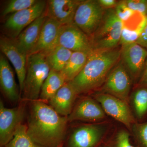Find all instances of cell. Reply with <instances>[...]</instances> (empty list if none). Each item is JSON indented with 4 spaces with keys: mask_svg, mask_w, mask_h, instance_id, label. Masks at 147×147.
I'll list each match as a JSON object with an SVG mask.
<instances>
[{
    "mask_svg": "<svg viewBox=\"0 0 147 147\" xmlns=\"http://www.w3.org/2000/svg\"><path fill=\"white\" fill-rule=\"evenodd\" d=\"M100 6L104 9L115 8L118 1L116 0H97Z\"/></svg>",
    "mask_w": 147,
    "mask_h": 147,
    "instance_id": "30",
    "label": "cell"
},
{
    "mask_svg": "<svg viewBox=\"0 0 147 147\" xmlns=\"http://www.w3.org/2000/svg\"><path fill=\"white\" fill-rule=\"evenodd\" d=\"M121 49H93L80 73L69 82L78 95L96 89L103 84L110 71L119 62Z\"/></svg>",
    "mask_w": 147,
    "mask_h": 147,
    "instance_id": "2",
    "label": "cell"
},
{
    "mask_svg": "<svg viewBox=\"0 0 147 147\" xmlns=\"http://www.w3.org/2000/svg\"><path fill=\"white\" fill-rule=\"evenodd\" d=\"M0 85L7 99L12 102L19 100L21 93L18 90L13 70L6 58L2 55L0 56Z\"/></svg>",
    "mask_w": 147,
    "mask_h": 147,
    "instance_id": "18",
    "label": "cell"
},
{
    "mask_svg": "<svg viewBox=\"0 0 147 147\" xmlns=\"http://www.w3.org/2000/svg\"><path fill=\"white\" fill-rule=\"evenodd\" d=\"M105 132V127L100 124L81 125L71 133L67 147H95L102 140Z\"/></svg>",
    "mask_w": 147,
    "mask_h": 147,
    "instance_id": "13",
    "label": "cell"
},
{
    "mask_svg": "<svg viewBox=\"0 0 147 147\" xmlns=\"http://www.w3.org/2000/svg\"><path fill=\"white\" fill-rule=\"evenodd\" d=\"M0 48L2 53L10 61L15 69L21 94L24 89L26 74L28 56L18 47L14 39L7 37H1Z\"/></svg>",
    "mask_w": 147,
    "mask_h": 147,
    "instance_id": "12",
    "label": "cell"
},
{
    "mask_svg": "<svg viewBox=\"0 0 147 147\" xmlns=\"http://www.w3.org/2000/svg\"><path fill=\"white\" fill-rule=\"evenodd\" d=\"M51 70L43 53L28 55L26 74L22 93L24 100L39 99L41 88Z\"/></svg>",
    "mask_w": 147,
    "mask_h": 147,
    "instance_id": "3",
    "label": "cell"
},
{
    "mask_svg": "<svg viewBox=\"0 0 147 147\" xmlns=\"http://www.w3.org/2000/svg\"><path fill=\"white\" fill-rule=\"evenodd\" d=\"M121 61L134 79L141 77L147 59V50L137 42L122 45Z\"/></svg>",
    "mask_w": 147,
    "mask_h": 147,
    "instance_id": "9",
    "label": "cell"
},
{
    "mask_svg": "<svg viewBox=\"0 0 147 147\" xmlns=\"http://www.w3.org/2000/svg\"><path fill=\"white\" fill-rule=\"evenodd\" d=\"M73 52L57 45L44 54L50 69L61 72L63 70Z\"/></svg>",
    "mask_w": 147,
    "mask_h": 147,
    "instance_id": "22",
    "label": "cell"
},
{
    "mask_svg": "<svg viewBox=\"0 0 147 147\" xmlns=\"http://www.w3.org/2000/svg\"><path fill=\"white\" fill-rule=\"evenodd\" d=\"M94 96L105 113L131 130L132 125L136 122L128 103L105 93H97Z\"/></svg>",
    "mask_w": 147,
    "mask_h": 147,
    "instance_id": "7",
    "label": "cell"
},
{
    "mask_svg": "<svg viewBox=\"0 0 147 147\" xmlns=\"http://www.w3.org/2000/svg\"><path fill=\"white\" fill-rule=\"evenodd\" d=\"M131 86L130 75L121 61H119L102 84V92L111 95L128 103Z\"/></svg>",
    "mask_w": 147,
    "mask_h": 147,
    "instance_id": "6",
    "label": "cell"
},
{
    "mask_svg": "<svg viewBox=\"0 0 147 147\" xmlns=\"http://www.w3.org/2000/svg\"><path fill=\"white\" fill-rule=\"evenodd\" d=\"M139 86H147V59L145 68L139 79Z\"/></svg>",
    "mask_w": 147,
    "mask_h": 147,
    "instance_id": "32",
    "label": "cell"
},
{
    "mask_svg": "<svg viewBox=\"0 0 147 147\" xmlns=\"http://www.w3.org/2000/svg\"><path fill=\"white\" fill-rule=\"evenodd\" d=\"M136 42L147 50V23Z\"/></svg>",
    "mask_w": 147,
    "mask_h": 147,
    "instance_id": "31",
    "label": "cell"
},
{
    "mask_svg": "<svg viewBox=\"0 0 147 147\" xmlns=\"http://www.w3.org/2000/svg\"><path fill=\"white\" fill-rule=\"evenodd\" d=\"M135 113L142 118L147 113V86H139L132 95Z\"/></svg>",
    "mask_w": 147,
    "mask_h": 147,
    "instance_id": "24",
    "label": "cell"
},
{
    "mask_svg": "<svg viewBox=\"0 0 147 147\" xmlns=\"http://www.w3.org/2000/svg\"><path fill=\"white\" fill-rule=\"evenodd\" d=\"M38 1L36 0H12L6 6L3 11V16L13 14L34 5Z\"/></svg>",
    "mask_w": 147,
    "mask_h": 147,
    "instance_id": "25",
    "label": "cell"
},
{
    "mask_svg": "<svg viewBox=\"0 0 147 147\" xmlns=\"http://www.w3.org/2000/svg\"><path fill=\"white\" fill-rule=\"evenodd\" d=\"M65 83V79L61 72L51 69L42 85L38 99L46 103L49 102Z\"/></svg>",
    "mask_w": 147,
    "mask_h": 147,
    "instance_id": "20",
    "label": "cell"
},
{
    "mask_svg": "<svg viewBox=\"0 0 147 147\" xmlns=\"http://www.w3.org/2000/svg\"><path fill=\"white\" fill-rule=\"evenodd\" d=\"M105 113L100 104L92 98H84L74 106L67 117L69 122L75 121L96 122L105 118Z\"/></svg>",
    "mask_w": 147,
    "mask_h": 147,
    "instance_id": "14",
    "label": "cell"
},
{
    "mask_svg": "<svg viewBox=\"0 0 147 147\" xmlns=\"http://www.w3.org/2000/svg\"><path fill=\"white\" fill-rule=\"evenodd\" d=\"M78 95L71 83L66 82L49 100L50 105L61 115L67 117Z\"/></svg>",
    "mask_w": 147,
    "mask_h": 147,
    "instance_id": "17",
    "label": "cell"
},
{
    "mask_svg": "<svg viewBox=\"0 0 147 147\" xmlns=\"http://www.w3.org/2000/svg\"><path fill=\"white\" fill-rule=\"evenodd\" d=\"M25 102L14 108H7L0 100V144L4 147L22 124L25 115Z\"/></svg>",
    "mask_w": 147,
    "mask_h": 147,
    "instance_id": "8",
    "label": "cell"
},
{
    "mask_svg": "<svg viewBox=\"0 0 147 147\" xmlns=\"http://www.w3.org/2000/svg\"><path fill=\"white\" fill-rule=\"evenodd\" d=\"M57 45L72 52L90 53L92 50L90 38L74 24L61 27Z\"/></svg>",
    "mask_w": 147,
    "mask_h": 147,
    "instance_id": "10",
    "label": "cell"
},
{
    "mask_svg": "<svg viewBox=\"0 0 147 147\" xmlns=\"http://www.w3.org/2000/svg\"><path fill=\"white\" fill-rule=\"evenodd\" d=\"M46 3L40 1L31 7L11 14L7 19L5 28L16 37L24 29L44 13Z\"/></svg>",
    "mask_w": 147,
    "mask_h": 147,
    "instance_id": "11",
    "label": "cell"
},
{
    "mask_svg": "<svg viewBox=\"0 0 147 147\" xmlns=\"http://www.w3.org/2000/svg\"><path fill=\"white\" fill-rule=\"evenodd\" d=\"M67 117L57 113L46 102L39 99L30 101L27 131L31 139L41 147H57L63 144Z\"/></svg>",
    "mask_w": 147,
    "mask_h": 147,
    "instance_id": "1",
    "label": "cell"
},
{
    "mask_svg": "<svg viewBox=\"0 0 147 147\" xmlns=\"http://www.w3.org/2000/svg\"><path fill=\"white\" fill-rule=\"evenodd\" d=\"M81 1L77 0H50L47 2L45 15L54 19L61 26L73 24L75 12Z\"/></svg>",
    "mask_w": 147,
    "mask_h": 147,
    "instance_id": "15",
    "label": "cell"
},
{
    "mask_svg": "<svg viewBox=\"0 0 147 147\" xmlns=\"http://www.w3.org/2000/svg\"><path fill=\"white\" fill-rule=\"evenodd\" d=\"M90 53L74 52L63 70L61 71L66 82H71L80 73L86 63Z\"/></svg>",
    "mask_w": 147,
    "mask_h": 147,
    "instance_id": "21",
    "label": "cell"
},
{
    "mask_svg": "<svg viewBox=\"0 0 147 147\" xmlns=\"http://www.w3.org/2000/svg\"><path fill=\"white\" fill-rule=\"evenodd\" d=\"M63 147V144H61L60 145L58 146L57 147Z\"/></svg>",
    "mask_w": 147,
    "mask_h": 147,
    "instance_id": "33",
    "label": "cell"
},
{
    "mask_svg": "<svg viewBox=\"0 0 147 147\" xmlns=\"http://www.w3.org/2000/svg\"><path fill=\"white\" fill-rule=\"evenodd\" d=\"M61 26L53 18L46 17L37 42L29 55L37 53L46 54L57 45L58 35Z\"/></svg>",
    "mask_w": 147,
    "mask_h": 147,
    "instance_id": "16",
    "label": "cell"
},
{
    "mask_svg": "<svg viewBox=\"0 0 147 147\" xmlns=\"http://www.w3.org/2000/svg\"><path fill=\"white\" fill-rule=\"evenodd\" d=\"M46 17L45 13H43L24 29L14 39L18 47L27 56L36 44Z\"/></svg>",
    "mask_w": 147,
    "mask_h": 147,
    "instance_id": "19",
    "label": "cell"
},
{
    "mask_svg": "<svg viewBox=\"0 0 147 147\" xmlns=\"http://www.w3.org/2000/svg\"><path fill=\"white\" fill-rule=\"evenodd\" d=\"M105 11L97 1H81L75 12L73 24L90 38L100 25Z\"/></svg>",
    "mask_w": 147,
    "mask_h": 147,
    "instance_id": "5",
    "label": "cell"
},
{
    "mask_svg": "<svg viewBox=\"0 0 147 147\" xmlns=\"http://www.w3.org/2000/svg\"><path fill=\"white\" fill-rule=\"evenodd\" d=\"M123 1L133 11L146 16L147 0H124Z\"/></svg>",
    "mask_w": 147,
    "mask_h": 147,
    "instance_id": "28",
    "label": "cell"
},
{
    "mask_svg": "<svg viewBox=\"0 0 147 147\" xmlns=\"http://www.w3.org/2000/svg\"><path fill=\"white\" fill-rule=\"evenodd\" d=\"M4 147H41L37 144L28 134L26 125L21 124L13 138Z\"/></svg>",
    "mask_w": 147,
    "mask_h": 147,
    "instance_id": "23",
    "label": "cell"
},
{
    "mask_svg": "<svg viewBox=\"0 0 147 147\" xmlns=\"http://www.w3.org/2000/svg\"><path fill=\"white\" fill-rule=\"evenodd\" d=\"M113 147H135L131 144L128 132L120 130L117 133L113 144Z\"/></svg>",
    "mask_w": 147,
    "mask_h": 147,
    "instance_id": "29",
    "label": "cell"
},
{
    "mask_svg": "<svg viewBox=\"0 0 147 147\" xmlns=\"http://www.w3.org/2000/svg\"><path fill=\"white\" fill-rule=\"evenodd\" d=\"M114 9L117 15L122 22L128 20L134 15L135 12L129 8L123 1H119Z\"/></svg>",
    "mask_w": 147,
    "mask_h": 147,
    "instance_id": "27",
    "label": "cell"
},
{
    "mask_svg": "<svg viewBox=\"0 0 147 147\" xmlns=\"http://www.w3.org/2000/svg\"><path fill=\"white\" fill-rule=\"evenodd\" d=\"M146 16L147 17V13H146Z\"/></svg>",
    "mask_w": 147,
    "mask_h": 147,
    "instance_id": "34",
    "label": "cell"
},
{
    "mask_svg": "<svg viewBox=\"0 0 147 147\" xmlns=\"http://www.w3.org/2000/svg\"><path fill=\"white\" fill-rule=\"evenodd\" d=\"M123 26L115 9L105 10L100 25L90 38L92 49L106 50L117 48L120 42Z\"/></svg>",
    "mask_w": 147,
    "mask_h": 147,
    "instance_id": "4",
    "label": "cell"
},
{
    "mask_svg": "<svg viewBox=\"0 0 147 147\" xmlns=\"http://www.w3.org/2000/svg\"><path fill=\"white\" fill-rule=\"evenodd\" d=\"M131 129L143 147H147V122L143 123H135Z\"/></svg>",
    "mask_w": 147,
    "mask_h": 147,
    "instance_id": "26",
    "label": "cell"
}]
</instances>
